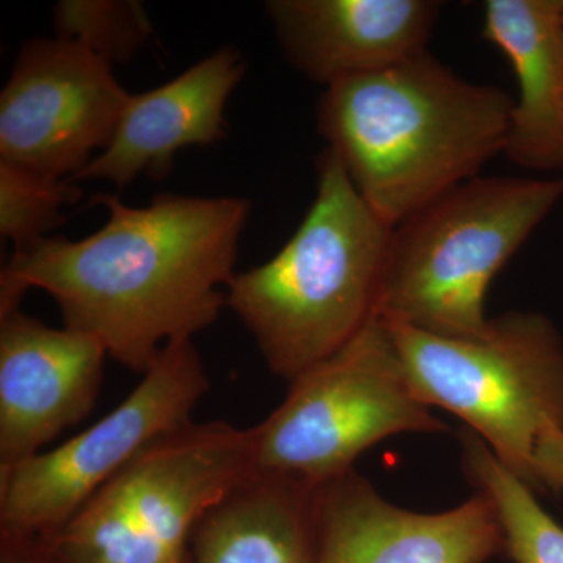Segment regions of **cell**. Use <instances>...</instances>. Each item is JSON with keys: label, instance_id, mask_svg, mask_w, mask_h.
Instances as JSON below:
<instances>
[{"label": "cell", "instance_id": "obj_1", "mask_svg": "<svg viewBox=\"0 0 563 563\" xmlns=\"http://www.w3.org/2000/svg\"><path fill=\"white\" fill-rule=\"evenodd\" d=\"M109 220L85 239L47 236L13 251L0 273V314L20 309L31 288L57 302L63 324L106 347L133 373L163 347L192 340L225 307L251 203L236 196L163 192L132 207L99 192Z\"/></svg>", "mask_w": 563, "mask_h": 563}, {"label": "cell", "instance_id": "obj_2", "mask_svg": "<svg viewBox=\"0 0 563 563\" xmlns=\"http://www.w3.org/2000/svg\"><path fill=\"white\" fill-rule=\"evenodd\" d=\"M514 98L428 51L322 90L318 132L390 228L481 176L504 154Z\"/></svg>", "mask_w": 563, "mask_h": 563}, {"label": "cell", "instance_id": "obj_3", "mask_svg": "<svg viewBox=\"0 0 563 563\" xmlns=\"http://www.w3.org/2000/svg\"><path fill=\"white\" fill-rule=\"evenodd\" d=\"M391 232L325 147L312 206L291 239L225 288V307L273 374L291 383L377 318Z\"/></svg>", "mask_w": 563, "mask_h": 563}, {"label": "cell", "instance_id": "obj_4", "mask_svg": "<svg viewBox=\"0 0 563 563\" xmlns=\"http://www.w3.org/2000/svg\"><path fill=\"white\" fill-rule=\"evenodd\" d=\"M385 324L418 398L461 418L509 472L544 492L563 446V340L553 321L510 312L472 339Z\"/></svg>", "mask_w": 563, "mask_h": 563}, {"label": "cell", "instance_id": "obj_5", "mask_svg": "<svg viewBox=\"0 0 563 563\" xmlns=\"http://www.w3.org/2000/svg\"><path fill=\"white\" fill-rule=\"evenodd\" d=\"M563 198L562 179L476 177L393 228L377 317L472 339L493 279Z\"/></svg>", "mask_w": 563, "mask_h": 563}, {"label": "cell", "instance_id": "obj_6", "mask_svg": "<svg viewBox=\"0 0 563 563\" xmlns=\"http://www.w3.org/2000/svg\"><path fill=\"white\" fill-rule=\"evenodd\" d=\"M254 468V431L191 422L140 454L47 539L60 563H187L203 517Z\"/></svg>", "mask_w": 563, "mask_h": 563}, {"label": "cell", "instance_id": "obj_7", "mask_svg": "<svg viewBox=\"0 0 563 563\" xmlns=\"http://www.w3.org/2000/svg\"><path fill=\"white\" fill-rule=\"evenodd\" d=\"M448 429L418 398L390 329L377 317L342 350L292 379L284 402L252 428L254 468L322 488L385 439Z\"/></svg>", "mask_w": 563, "mask_h": 563}, {"label": "cell", "instance_id": "obj_8", "mask_svg": "<svg viewBox=\"0 0 563 563\" xmlns=\"http://www.w3.org/2000/svg\"><path fill=\"white\" fill-rule=\"evenodd\" d=\"M210 379L192 340L163 347L143 380L80 435L0 473L3 539H49L152 444L187 428Z\"/></svg>", "mask_w": 563, "mask_h": 563}, {"label": "cell", "instance_id": "obj_9", "mask_svg": "<svg viewBox=\"0 0 563 563\" xmlns=\"http://www.w3.org/2000/svg\"><path fill=\"white\" fill-rule=\"evenodd\" d=\"M131 92L76 41L22 46L0 92V161L73 179L109 146Z\"/></svg>", "mask_w": 563, "mask_h": 563}, {"label": "cell", "instance_id": "obj_10", "mask_svg": "<svg viewBox=\"0 0 563 563\" xmlns=\"http://www.w3.org/2000/svg\"><path fill=\"white\" fill-rule=\"evenodd\" d=\"M503 551L501 525L483 492L420 514L388 503L354 470L320 490L317 563H487Z\"/></svg>", "mask_w": 563, "mask_h": 563}, {"label": "cell", "instance_id": "obj_11", "mask_svg": "<svg viewBox=\"0 0 563 563\" xmlns=\"http://www.w3.org/2000/svg\"><path fill=\"white\" fill-rule=\"evenodd\" d=\"M107 357L90 335L49 328L21 309L0 314V473L92 412Z\"/></svg>", "mask_w": 563, "mask_h": 563}, {"label": "cell", "instance_id": "obj_12", "mask_svg": "<svg viewBox=\"0 0 563 563\" xmlns=\"http://www.w3.org/2000/svg\"><path fill=\"white\" fill-rule=\"evenodd\" d=\"M277 41L292 68L329 87L426 52L435 0H269Z\"/></svg>", "mask_w": 563, "mask_h": 563}, {"label": "cell", "instance_id": "obj_13", "mask_svg": "<svg viewBox=\"0 0 563 563\" xmlns=\"http://www.w3.org/2000/svg\"><path fill=\"white\" fill-rule=\"evenodd\" d=\"M244 74L242 52L222 46L165 85L131 95L109 146L69 180L124 188L144 174L168 176L177 152L224 139L225 106Z\"/></svg>", "mask_w": 563, "mask_h": 563}, {"label": "cell", "instance_id": "obj_14", "mask_svg": "<svg viewBox=\"0 0 563 563\" xmlns=\"http://www.w3.org/2000/svg\"><path fill=\"white\" fill-rule=\"evenodd\" d=\"M483 38L517 79L504 154L521 168L563 173V0H487Z\"/></svg>", "mask_w": 563, "mask_h": 563}, {"label": "cell", "instance_id": "obj_15", "mask_svg": "<svg viewBox=\"0 0 563 563\" xmlns=\"http://www.w3.org/2000/svg\"><path fill=\"white\" fill-rule=\"evenodd\" d=\"M320 490L252 474L203 517L192 563H317Z\"/></svg>", "mask_w": 563, "mask_h": 563}, {"label": "cell", "instance_id": "obj_16", "mask_svg": "<svg viewBox=\"0 0 563 563\" xmlns=\"http://www.w3.org/2000/svg\"><path fill=\"white\" fill-rule=\"evenodd\" d=\"M463 468L477 492L488 496L501 525L503 553L515 563H563V528L540 506L533 490L488 450L463 432Z\"/></svg>", "mask_w": 563, "mask_h": 563}, {"label": "cell", "instance_id": "obj_17", "mask_svg": "<svg viewBox=\"0 0 563 563\" xmlns=\"http://www.w3.org/2000/svg\"><path fill=\"white\" fill-rule=\"evenodd\" d=\"M81 198L76 181L0 161V235L14 251L47 239L68 220L63 209Z\"/></svg>", "mask_w": 563, "mask_h": 563}, {"label": "cell", "instance_id": "obj_18", "mask_svg": "<svg viewBox=\"0 0 563 563\" xmlns=\"http://www.w3.org/2000/svg\"><path fill=\"white\" fill-rule=\"evenodd\" d=\"M55 33L76 41L103 62H131L150 43L152 25L135 0H62L54 7Z\"/></svg>", "mask_w": 563, "mask_h": 563}, {"label": "cell", "instance_id": "obj_19", "mask_svg": "<svg viewBox=\"0 0 563 563\" xmlns=\"http://www.w3.org/2000/svg\"><path fill=\"white\" fill-rule=\"evenodd\" d=\"M5 563H44L40 561V559L32 558V555H20V554H11Z\"/></svg>", "mask_w": 563, "mask_h": 563}, {"label": "cell", "instance_id": "obj_20", "mask_svg": "<svg viewBox=\"0 0 563 563\" xmlns=\"http://www.w3.org/2000/svg\"><path fill=\"white\" fill-rule=\"evenodd\" d=\"M561 465H562V463H561ZM559 468H561V466H559ZM558 487H559V473H558ZM559 490H561V488H559Z\"/></svg>", "mask_w": 563, "mask_h": 563}]
</instances>
